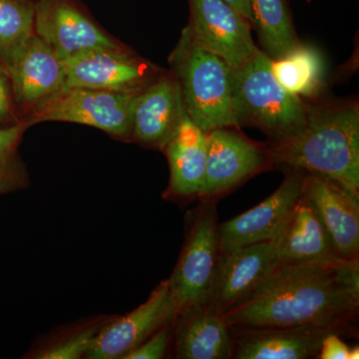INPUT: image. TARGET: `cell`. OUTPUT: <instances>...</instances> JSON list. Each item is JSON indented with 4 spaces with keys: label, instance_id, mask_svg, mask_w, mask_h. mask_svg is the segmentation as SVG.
Instances as JSON below:
<instances>
[{
    "label": "cell",
    "instance_id": "6da1fadb",
    "mask_svg": "<svg viewBox=\"0 0 359 359\" xmlns=\"http://www.w3.org/2000/svg\"><path fill=\"white\" fill-rule=\"evenodd\" d=\"M359 262L278 268L235 308L229 327H327L340 330L358 314Z\"/></svg>",
    "mask_w": 359,
    "mask_h": 359
},
{
    "label": "cell",
    "instance_id": "7a4b0ae2",
    "mask_svg": "<svg viewBox=\"0 0 359 359\" xmlns=\"http://www.w3.org/2000/svg\"><path fill=\"white\" fill-rule=\"evenodd\" d=\"M266 152L275 164L320 175L359 198L358 103L309 106L302 126Z\"/></svg>",
    "mask_w": 359,
    "mask_h": 359
},
{
    "label": "cell",
    "instance_id": "3957f363",
    "mask_svg": "<svg viewBox=\"0 0 359 359\" xmlns=\"http://www.w3.org/2000/svg\"><path fill=\"white\" fill-rule=\"evenodd\" d=\"M187 114L203 131L238 127L233 68L200 46L187 26L170 57Z\"/></svg>",
    "mask_w": 359,
    "mask_h": 359
},
{
    "label": "cell",
    "instance_id": "277c9868",
    "mask_svg": "<svg viewBox=\"0 0 359 359\" xmlns=\"http://www.w3.org/2000/svg\"><path fill=\"white\" fill-rule=\"evenodd\" d=\"M271 63L268 54L257 48L233 69V115L238 127H257L276 140L302 126L309 105L276 81Z\"/></svg>",
    "mask_w": 359,
    "mask_h": 359
},
{
    "label": "cell",
    "instance_id": "5b68a950",
    "mask_svg": "<svg viewBox=\"0 0 359 359\" xmlns=\"http://www.w3.org/2000/svg\"><path fill=\"white\" fill-rule=\"evenodd\" d=\"M140 92L65 87L45 100L23 121L67 122L94 127L119 139H132L135 101Z\"/></svg>",
    "mask_w": 359,
    "mask_h": 359
},
{
    "label": "cell",
    "instance_id": "8992f818",
    "mask_svg": "<svg viewBox=\"0 0 359 359\" xmlns=\"http://www.w3.org/2000/svg\"><path fill=\"white\" fill-rule=\"evenodd\" d=\"M219 256L218 224L214 208L207 205L196 219L173 275L168 280L177 314L209 306Z\"/></svg>",
    "mask_w": 359,
    "mask_h": 359
},
{
    "label": "cell",
    "instance_id": "52a82bcc",
    "mask_svg": "<svg viewBox=\"0 0 359 359\" xmlns=\"http://www.w3.org/2000/svg\"><path fill=\"white\" fill-rule=\"evenodd\" d=\"M63 63L65 87L141 92L162 75L157 66L123 45L90 49Z\"/></svg>",
    "mask_w": 359,
    "mask_h": 359
},
{
    "label": "cell",
    "instance_id": "ba28073f",
    "mask_svg": "<svg viewBox=\"0 0 359 359\" xmlns=\"http://www.w3.org/2000/svg\"><path fill=\"white\" fill-rule=\"evenodd\" d=\"M191 34L200 46L224 59L233 69L257 50L252 25L226 0H189Z\"/></svg>",
    "mask_w": 359,
    "mask_h": 359
},
{
    "label": "cell",
    "instance_id": "9c48e42d",
    "mask_svg": "<svg viewBox=\"0 0 359 359\" xmlns=\"http://www.w3.org/2000/svg\"><path fill=\"white\" fill-rule=\"evenodd\" d=\"M34 33L62 61L99 48L117 47L76 0H39L34 2Z\"/></svg>",
    "mask_w": 359,
    "mask_h": 359
},
{
    "label": "cell",
    "instance_id": "30bf717a",
    "mask_svg": "<svg viewBox=\"0 0 359 359\" xmlns=\"http://www.w3.org/2000/svg\"><path fill=\"white\" fill-rule=\"evenodd\" d=\"M176 316V304L167 280L161 283L140 306L100 328L85 358H124L161 327L171 323Z\"/></svg>",
    "mask_w": 359,
    "mask_h": 359
},
{
    "label": "cell",
    "instance_id": "8fae6325",
    "mask_svg": "<svg viewBox=\"0 0 359 359\" xmlns=\"http://www.w3.org/2000/svg\"><path fill=\"white\" fill-rule=\"evenodd\" d=\"M208 133V158L199 197L212 200L242 184L268 163V152L230 128Z\"/></svg>",
    "mask_w": 359,
    "mask_h": 359
},
{
    "label": "cell",
    "instance_id": "7c38bea8",
    "mask_svg": "<svg viewBox=\"0 0 359 359\" xmlns=\"http://www.w3.org/2000/svg\"><path fill=\"white\" fill-rule=\"evenodd\" d=\"M304 177V171L292 169L268 199L219 226L222 254L273 240L302 197Z\"/></svg>",
    "mask_w": 359,
    "mask_h": 359
},
{
    "label": "cell",
    "instance_id": "4fadbf2b",
    "mask_svg": "<svg viewBox=\"0 0 359 359\" xmlns=\"http://www.w3.org/2000/svg\"><path fill=\"white\" fill-rule=\"evenodd\" d=\"M278 266L271 241L221 252L209 306L223 316L249 297Z\"/></svg>",
    "mask_w": 359,
    "mask_h": 359
},
{
    "label": "cell",
    "instance_id": "5bb4252c",
    "mask_svg": "<svg viewBox=\"0 0 359 359\" xmlns=\"http://www.w3.org/2000/svg\"><path fill=\"white\" fill-rule=\"evenodd\" d=\"M7 73L14 103L26 114L65 87V63L35 33Z\"/></svg>",
    "mask_w": 359,
    "mask_h": 359
},
{
    "label": "cell",
    "instance_id": "9a60e30c",
    "mask_svg": "<svg viewBox=\"0 0 359 359\" xmlns=\"http://www.w3.org/2000/svg\"><path fill=\"white\" fill-rule=\"evenodd\" d=\"M304 195L332 238L341 259H355L359 255V198L320 175L304 177Z\"/></svg>",
    "mask_w": 359,
    "mask_h": 359
},
{
    "label": "cell",
    "instance_id": "2e32d148",
    "mask_svg": "<svg viewBox=\"0 0 359 359\" xmlns=\"http://www.w3.org/2000/svg\"><path fill=\"white\" fill-rule=\"evenodd\" d=\"M271 242L280 266L327 264L344 259L335 252L327 229L304 193Z\"/></svg>",
    "mask_w": 359,
    "mask_h": 359
},
{
    "label": "cell",
    "instance_id": "e0dca14e",
    "mask_svg": "<svg viewBox=\"0 0 359 359\" xmlns=\"http://www.w3.org/2000/svg\"><path fill=\"white\" fill-rule=\"evenodd\" d=\"M233 358L237 359H306L320 353L327 327H230Z\"/></svg>",
    "mask_w": 359,
    "mask_h": 359
},
{
    "label": "cell",
    "instance_id": "ac0fdd59",
    "mask_svg": "<svg viewBox=\"0 0 359 359\" xmlns=\"http://www.w3.org/2000/svg\"><path fill=\"white\" fill-rule=\"evenodd\" d=\"M185 112L176 78L162 74L137 96L132 139L149 147L164 149Z\"/></svg>",
    "mask_w": 359,
    "mask_h": 359
},
{
    "label": "cell",
    "instance_id": "d6986e66",
    "mask_svg": "<svg viewBox=\"0 0 359 359\" xmlns=\"http://www.w3.org/2000/svg\"><path fill=\"white\" fill-rule=\"evenodd\" d=\"M164 150L170 166L169 193L176 197L199 196L207 167V132L185 112Z\"/></svg>",
    "mask_w": 359,
    "mask_h": 359
},
{
    "label": "cell",
    "instance_id": "ffe728a7",
    "mask_svg": "<svg viewBox=\"0 0 359 359\" xmlns=\"http://www.w3.org/2000/svg\"><path fill=\"white\" fill-rule=\"evenodd\" d=\"M179 316L176 355L182 359L233 358L230 327L211 306L187 309Z\"/></svg>",
    "mask_w": 359,
    "mask_h": 359
},
{
    "label": "cell",
    "instance_id": "44dd1931",
    "mask_svg": "<svg viewBox=\"0 0 359 359\" xmlns=\"http://www.w3.org/2000/svg\"><path fill=\"white\" fill-rule=\"evenodd\" d=\"M252 27L264 51L278 59L301 44L285 0H250Z\"/></svg>",
    "mask_w": 359,
    "mask_h": 359
},
{
    "label": "cell",
    "instance_id": "7402d4cb",
    "mask_svg": "<svg viewBox=\"0 0 359 359\" xmlns=\"http://www.w3.org/2000/svg\"><path fill=\"white\" fill-rule=\"evenodd\" d=\"M271 68L276 81L295 96H313L323 84V57L308 45L299 44L283 57L271 59Z\"/></svg>",
    "mask_w": 359,
    "mask_h": 359
},
{
    "label": "cell",
    "instance_id": "603a6c76",
    "mask_svg": "<svg viewBox=\"0 0 359 359\" xmlns=\"http://www.w3.org/2000/svg\"><path fill=\"white\" fill-rule=\"evenodd\" d=\"M34 2L0 0V63L6 71L34 35Z\"/></svg>",
    "mask_w": 359,
    "mask_h": 359
},
{
    "label": "cell",
    "instance_id": "cb8c5ba5",
    "mask_svg": "<svg viewBox=\"0 0 359 359\" xmlns=\"http://www.w3.org/2000/svg\"><path fill=\"white\" fill-rule=\"evenodd\" d=\"M28 127L25 121L0 127V197L27 186V172L18 150Z\"/></svg>",
    "mask_w": 359,
    "mask_h": 359
},
{
    "label": "cell",
    "instance_id": "d4e9b609",
    "mask_svg": "<svg viewBox=\"0 0 359 359\" xmlns=\"http://www.w3.org/2000/svg\"><path fill=\"white\" fill-rule=\"evenodd\" d=\"M99 330L100 328L89 327L78 334L71 335L67 339L40 351L35 358L77 359L85 356Z\"/></svg>",
    "mask_w": 359,
    "mask_h": 359
},
{
    "label": "cell",
    "instance_id": "484cf974",
    "mask_svg": "<svg viewBox=\"0 0 359 359\" xmlns=\"http://www.w3.org/2000/svg\"><path fill=\"white\" fill-rule=\"evenodd\" d=\"M169 323L161 327L159 330L151 335L148 339L142 342L140 346L130 351L123 359H160L166 354L169 346Z\"/></svg>",
    "mask_w": 359,
    "mask_h": 359
},
{
    "label": "cell",
    "instance_id": "4316f807",
    "mask_svg": "<svg viewBox=\"0 0 359 359\" xmlns=\"http://www.w3.org/2000/svg\"><path fill=\"white\" fill-rule=\"evenodd\" d=\"M14 100L8 73L0 63V127L20 122L14 115Z\"/></svg>",
    "mask_w": 359,
    "mask_h": 359
},
{
    "label": "cell",
    "instance_id": "83f0119b",
    "mask_svg": "<svg viewBox=\"0 0 359 359\" xmlns=\"http://www.w3.org/2000/svg\"><path fill=\"white\" fill-rule=\"evenodd\" d=\"M318 358L320 359H358V346L349 347L339 339L337 332H330L321 344Z\"/></svg>",
    "mask_w": 359,
    "mask_h": 359
},
{
    "label": "cell",
    "instance_id": "f1b7e54d",
    "mask_svg": "<svg viewBox=\"0 0 359 359\" xmlns=\"http://www.w3.org/2000/svg\"><path fill=\"white\" fill-rule=\"evenodd\" d=\"M228 4L235 7L238 13H242L245 20H249L252 25V7H250V0H226Z\"/></svg>",
    "mask_w": 359,
    "mask_h": 359
}]
</instances>
